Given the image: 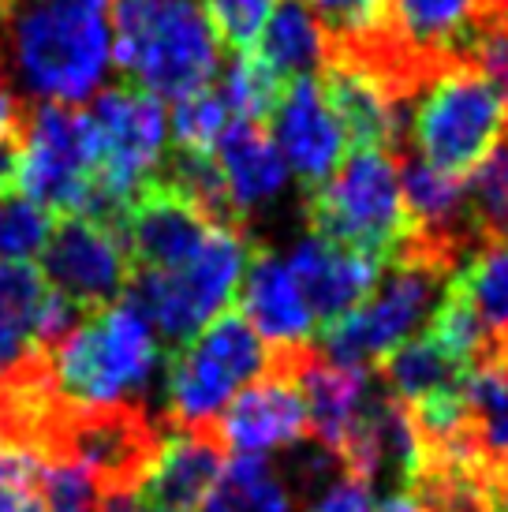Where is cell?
Masks as SVG:
<instances>
[{"mask_svg":"<svg viewBox=\"0 0 508 512\" xmlns=\"http://www.w3.org/2000/svg\"><path fill=\"white\" fill-rule=\"evenodd\" d=\"M269 363V348L258 329L247 322L240 307H225L213 322L198 329L195 341L169 356L165 397H169V423L176 427H202L217 423L228 400L243 382L258 378Z\"/></svg>","mask_w":508,"mask_h":512,"instance_id":"obj_8","label":"cell"},{"mask_svg":"<svg viewBox=\"0 0 508 512\" xmlns=\"http://www.w3.org/2000/svg\"><path fill=\"white\" fill-rule=\"evenodd\" d=\"M8 15H12V0H0V30L8 23Z\"/></svg>","mask_w":508,"mask_h":512,"instance_id":"obj_37","label":"cell"},{"mask_svg":"<svg viewBox=\"0 0 508 512\" xmlns=\"http://www.w3.org/2000/svg\"><path fill=\"white\" fill-rule=\"evenodd\" d=\"M142 512H146V509H142Z\"/></svg>","mask_w":508,"mask_h":512,"instance_id":"obj_39","label":"cell"},{"mask_svg":"<svg viewBox=\"0 0 508 512\" xmlns=\"http://www.w3.org/2000/svg\"><path fill=\"white\" fill-rule=\"evenodd\" d=\"M254 247L258 243L247 228H213L206 247L187 266L169 273H135L127 296L146 314L169 356L195 341L198 329L225 311L228 299L240 292Z\"/></svg>","mask_w":508,"mask_h":512,"instance_id":"obj_7","label":"cell"},{"mask_svg":"<svg viewBox=\"0 0 508 512\" xmlns=\"http://www.w3.org/2000/svg\"><path fill=\"white\" fill-rule=\"evenodd\" d=\"M198 4H202V12L210 19L213 34L221 38V45L232 57H240V53H251L258 45V34H262V27L269 23V15L281 0H198Z\"/></svg>","mask_w":508,"mask_h":512,"instance_id":"obj_31","label":"cell"},{"mask_svg":"<svg viewBox=\"0 0 508 512\" xmlns=\"http://www.w3.org/2000/svg\"><path fill=\"white\" fill-rule=\"evenodd\" d=\"M288 270L296 277L314 322L329 326V322L344 318L348 311H355L378 288L385 266L378 258H367L359 251H348V247H337V243L311 236V240H303L292 251Z\"/></svg>","mask_w":508,"mask_h":512,"instance_id":"obj_17","label":"cell"},{"mask_svg":"<svg viewBox=\"0 0 508 512\" xmlns=\"http://www.w3.org/2000/svg\"><path fill=\"white\" fill-rule=\"evenodd\" d=\"M57 389L75 404L139 400L157 367L154 326L131 296L90 311L49 352Z\"/></svg>","mask_w":508,"mask_h":512,"instance_id":"obj_4","label":"cell"},{"mask_svg":"<svg viewBox=\"0 0 508 512\" xmlns=\"http://www.w3.org/2000/svg\"><path fill=\"white\" fill-rule=\"evenodd\" d=\"M225 464L228 441L217 423H202V427L169 423L165 445L135 498L146 512H198L210 498L213 483L221 479Z\"/></svg>","mask_w":508,"mask_h":512,"instance_id":"obj_16","label":"cell"},{"mask_svg":"<svg viewBox=\"0 0 508 512\" xmlns=\"http://www.w3.org/2000/svg\"><path fill=\"white\" fill-rule=\"evenodd\" d=\"M98 176V139L90 113L68 101H34L23 113V195L53 217L86 214Z\"/></svg>","mask_w":508,"mask_h":512,"instance_id":"obj_9","label":"cell"},{"mask_svg":"<svg viewBox=\"0 0 508 512\" xmlns=\"http://www.w3.org/2000/svg\"><path fill=\"white\" fill-rule=\"evenodd\" d=\"M217 90H221L228 113L236 116V120H247V124H269V116L277 113V105H281L288 83H284L281 75L273 72L266 60L251 49V53L232 57V64L225 68Z\"/></svg>","mask_w":508,"mask_h":512,"instance_id":"obj_27","label":"cell"},{"mask_svg":"<svg viewBox=\"0 0 508 512\" xmlns=\"http://www.w3.org/2000/svg\"><path fill=\"white\" fill-rule=\"evenodd\" d=\"M318 19L325 49H344L389 23V0H303Z\"/></svg>","mask_w":508,"mask_h":512,"instance_id":"obj_30","label":"cell"},{"mask_svg":"<svg viewBox=\"0 0 508 512\" xmlns=\"http://www.w3.org/2000/svg\"><path fill=\"white\" fill-rule=\"evenodd\" d=\"M83 311L64 299L45 281L42 270L30 262H8L0 258V333L15 341L38 344L53 352L71 329L79 326Z\"/></svg>","mask_w":508,"mask_h":512,"instance_id":"obj_19","label":"cell"},{"mask_svg":"<svg viewBox=\"0 0 508 512\" xmlns=\"http://www.w3.org/2000/svg\"><path fill=\"white\" fill-rule=\"evenodd\" d=\"M213 157H217V165H221L228 195H232L243 221H247V214L258 210L262 202L281 195L288 165H284L281 150H277L266 124L232 120L225 128V135L217 139V146H213Z\"/></svg>","mask_w":508,"mask_h":512,"instance_id":"obj_21","label":"cell"},{"mask_svg":"<svg viewBox=\"0 0 508 512\" xmlns=\"http://www.w3.org/2000/svg\"><path fill=\"white\" fill-rule=\"evenodd\" d=\"M53 225H57V217L23 191L0 195V258H8V262L38 258L53 236Z\"/></svg>","mask_w":508,"mask_h":512,"instance_id":"obj_29","label":"cell"},{"mask_svg":"<svg viewBox=\"0 0 508 512\" xmlns=\"http://www.w3.org/2000/svg\"><path fill=\"white\" fill-rule=\"evenodd\" d=\"M266 128L273 131V143L281 150L284 165L299 176L303 191H314L318 184H325L340 169V161L348 157L344 128H340L337 113L329 109L314 75L288 83L281 105L269 116Z\"/></svg>","mask_w":508,"mask_h":512,"instance_id":"obj_14","label":"cell"},{"mask_svg":"<svg viewBox=\"0 0 508 512\" xmlns=\"http://www.w3.org/2000/svg\"><path fill=\"white\" fill-rule=\"evenodd\" d=\"M254 53L266 60L284 83L314 75L325 60L322 27H318V19L303 0H281L269 15V23L262 27V34H258Z\"/></svg>","mask_w":508,"mask_h":512,"instance_id":"obj_22","label":"cell"},{"mask_svg":"<svg viewBox=\"0 0 508 512\" xmlns=\"http://www.w3.org/2000/svg\"><path fill=\"white\" fill-rule=\"evenodd\" d=\"M378 512H423V505L411 498L408 490H396L393 498H385L381 501V509Z\"/></svg>","mask_w":508,"mask_h":512,"instance_id":"obj_36","label":"cell"},{"mask_svg":"<svg viewBox=\"0 0 508 512\" xmlns=\"http://www.w3.org/2000/svg\"><path fill=\"white\" fill-rule=\"evenodd\" d=\"M445 281L449 277H441L430 266L396 258L385 266L378 288L355 311L322 326L318 352H325L329 363H340V367L374 370L393 348L408 341L411 329L430 311L438 285H445Z\"/></svg>","mask_w":508,"mask_h":512,"instance_id":"obj_10","label":"cell"},{"mask_svg":"<svg viewBox=\"0 0 508 512\" xmlns=\"http://www.w3.org/2000/svg\"><path fill=\"white\" fill-rule=\"evenodd\" d=\"M42 498L45 512H105L113 501L83 464L71 460L42 464Z\"/></svg>","mask_w":508,"mask_h":512,"instance_id":"obj_32","label":"cell"},{"mask_svg":"<svg viewBox=\"0 0 508 512\" xmlns=\"http://www.w3.org/2000/svg\"><path fill=\"white\" fill-rule=\"evenodd\" d=\"M169 434V419H154L142 400L75 404L64 400L42 464H83L109 498H135Z\"/></svg>","mask_w":508,"mask_h":512,"instance_id":"obj_6","label":"cell"},{"mask_svg":"<svg viewBox=\"0 0 508 512\" xmlns=\"http://www.w3.org/2000/svg\"><path fill=\"white\" fill-rule=\"evenodd\" d=\"M113 64L124 83L180 101L217 75V34L198 0H113Z\"/></svg>","mask_w":508,"mask_h":512,"instance_id":"obj_2","label":"cell"},{"mask_svg":"<svg viewBox=\"0 0 508 512\" xmlns=\"http://www.w3.org/2000/svg\"><path fill=\"white\" fill-rule=\"evenodd\" d=\"M322 86L329 109L337 113L348 150H404L408 135V113L404 105L393 101L374 79L355 72L344 60H322V68L314 72Z\"/></svg>","mask_w":508,"mask_h":512,"instance_id":"obj_18","label":"cell"},{"mask_svg":"<svg viewBox=\"0 0 508 512\" xmlns=\"http://www.w3.org/2000/svg\"><path fill=\"white\" fill-rule=\"evenodd\" d=\"M19 169H23V128L0 135V195L19 187Z\"/></svg>","mask_w":508,"mask_h":512,"instance_id":"obj_34","label":"cell"},{"mask_svg":"<svg viewBox=\"0 0 508 512\" xmlns=\"http://www.w3.org/2000/svg\"><path fill=\"white\" fill-rule=\"evenodd\" d=\"M307 512H374V486L340 468L337 483L325 486L322 494L307 505Z\"/></svg>","mask_w":508,"mask_h":512,"instance_id":"obj_33","label":"cell"},{"mask_svg":"<svg viewBox=\"0 0 508 512\" xmlns=\"http://www.w3.org/2000/svg\"><path fill=\"white\" fill-rule=\"evenodd\" d=\"M467 370H471L467 363H460L449 348H441L430 333H423V337L404 341L400 348H393V352L374 367V374H378V382L385 385L396 400L415 404V400L430 397V393H438V389L460 385L467 378Z\"/></svg>","mask_w":508,"mask_h":512,"instance_id":"obj_23","label":"cell"},{"mask_svg":"<svg viewBox=\"0 0 508 512\" xmlns=\"http://www.w3.org/2000/svg\"><path fill=\"white\" fill-rule=\"evenodd\" d=\"M23 113H27V105L15 98L12 83H8L4 72H0V135H4V131L23 128Z\"/></svg>","mask_w":508,"mask_h":512,"instance_id":"obj_35","label":"cell"},{"mask_svg":"<svg viewBox=\"0 0 508 512\" xmlns=\"http://www.w3.org/2000/svg\"><path fill=\"white\" fill-rule=\"evenodd\" d=\"M105 15L60 8L49 0L15 4L0 30V72L38 101L79 105L90 98L109 68Z\"/></svg>","mask_w":508,"mask_h":512,"instance_id":"obj_1","label":"cell"},{"mask_svg":"<svg viewBox=\"0 0 508 512\" xmlns=\"http://www.w3.org/2000/svg\"><path fill=\"white\" fill-rule=\"evenodd\" d=\"M508 131V105L497 86L471 64L460 60L411 101L408 139L411 150L430 169L467 180L479 161Z\"/></svg>","mask_w":508,"mask_h":512,"instance_id":"obj_5","label":"cell"},{"mask_svg":"<svg viewBox=\"0 0 508 512\" xmlns=\"http://www.w3.org/2000/svg\"><path fill=\"white\" fill-rule=\"evenodd\" d=\"M299 348L303 344H269L266 370L240 397L228 400V408L217 419L225 441L243 456H262L311 438V412L296 378Z\"/></svg>","mask_w":508,"mask_h":512,"instance_id":"obj_11","label":"cell"},{"mask_svg":"<svg viewBox=\"0 0 508 512\" xmlns=\"http://www.w3.org/2000/svg\"><path fill=\"white\" fill-rule=\"evenodd\" d=\"M508 0H389V27L408 53L438 79L467 60L482 30L505 19Z\"/></svg>","mask_w":508,"mask_h":512,"instance_id":"obj_15","label":"cell"},{"mask_svg":"<svg viewBox=\"0 0 508 512\" xmlns=\"http://www.w3.org/2000/svg\"><path fill=\"white\" fill-rule=\"evenodd\" d=\"M449 281L464 288L490 337H508V240L479 243Z\"/></svg>","mask_w":508,"mask_h":512,"instance_id":"obj_26","label":"cell"},{"mask_svg":"<svg viewBox=\"0 0 508 512\" xmlns=\"http://www.w3.org/2000/svg\"><path fill=\"white\" fill-rule=\"evenodd\" d=\"M228 124H232V113H228L221 90L202 86V90L176 101V109H172V146L187 150V154H213V146L225 135Z\"/></svg>","mask_w":508,"mask_h":512,"instance_id":"obj_28","label":"cell"},{"mask_svg":"<svg viewBox=\"0 0 508 512\" xmlns=\"http://www.w3.org/2000/svg\"><path fill=\"white\" fill-rule=\"evenodd\" d=\"M213 228L221 225H213L165 172L154 169L127 199L120 243L135 273H169L206 247Z\"/></svg>","mask_w":508,"mask_h":512,"instance_id":"obj_12","label":"cell"},{"mask_svg":"<svg viewBox=\"0 0 508 512\" xmlns=\"http://www.w3.org/2000/svg\"><path fill=\"white\" fill-rule=\"evenodd\" d=\"M236 299H240V311L247 314V322L269 344H307L318 329L288 262L262 251V247H254Z\"/></svg>","mask_w":508,"mask_h":512,"instance_id":"obj_20","label":"cell"},{"mask_svg":"<svg viewBox=\"0 0 508 512\" xmlns=\"http://www.w3.org/2000/svg\"><path fill=\"white\" fill-rule=\"evenodd\" d=\"M38 258H42L45 281L83 314L116 303L135 281V266L120 236L83 214L57 217L53 236Z\"/></svg>","mask_w":508,"mask_h":512,"instance_id":"obj_13","label":"cell"},{"mask_svg":"<svg viewBox=\"0 0 508 512\" xmlns=\"http://www.w3.org/2000/svg\"><path fill=\"white\" fill-rule=\"evenodd\" d=\"M202 512H296V498L262 456H240L225 464Z\"/></svg>","mask_w":508,"mask_h":512,"instance_id":"obj_24","label":"cell"},{"mask_svg":"<svg viewBox=\"0 0 508 512\" xmlns=\"http://www.w3.org/2000/svg\"><path fill=\"white\" fill-rule=\"evenodd\" d=\"M505 23H508V8H505Z\"/></svg>","mask_w":508,"mask_h":512,"instance_id":"obj_38","label":"cell"},{"mask_svg":"<svg viewBox=\"0 0 508 512\" xmlns=\"http://www.w3.org/2000/svg\"><path fill=\"white\" fill-rule=\"evenodd\" d=\"M307 225L318 240L359 251L389 266L408 236V210L393 150H348L340 169L303 191Z\"/></svg>","mask_w":508,"mask_h":512,"instance_id":"obj_3","label":"cell"},{"mask_svg":"<svg viewBox=\"0 0 508 512\" xmlns=\"http://www.w3.org/2000/svg\"><path fill=\"white\" fill-rule=\"evenodd\" d=\"M464 217L475 243L508 240V131L464 180Z\"/></svg>","mask_w":508,"mask_h":512,"instance_id":"obj_25","label":"cell"}]
</instances>
